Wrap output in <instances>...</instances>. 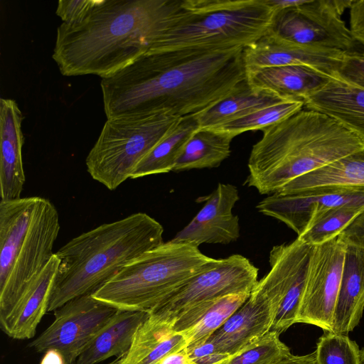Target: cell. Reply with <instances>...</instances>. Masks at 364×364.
Instances as JSON below:
<instances>
[{"label": "cell", "instance_id": "6da1fadb", "mask_svg": "<svg viewBox=\"0 0 364 364\" xmlns=\"http://www.w3.org/2000/svg\"><path fill=\"white\" fill-rule=\"evenodd\" d=\"M243 50L188 49L141 57L102 78L106 117L159 112L196 114L246 80Z\"/></svg>", "mask_w": 364, "mask_h": 364}, {"label": "cell", "instance_id": "7a4b0ae2", "mask_svg": "<svg viewBox=\"0 0 364 364\" xmlns=\"http://www.w3.org/2000/svg\"><path fill=\"white\" fill-rule=\"evenodd\" d=\"M183 0H100L85 21L57 28L53 59L65 76L108 77L156 53Z\"/></svg>", "mask_w": 364, "mask_h": 364}, {"label": "cell", "instance_id": "3957f363", "mask_svg": "<svg viewBox=\"0 0 364 364\" xmlns=\"http://www.w3.org/2000/svg\"><path fill=\"white\" fill-rule=\"evenodd\" d=\"M252 146L246 184L272 194L291 181L344 156L364 150V143L321 112L302 109L262 130Z\"/></svg>", "mask_w": 364, "mask_h": 364}, {"label": "cell", "instance_id": "277c9868", "mask_svg": "<svg viewBox=\"0 0 364 364\" xmlns=\"http://www.w3.org/2000/svg\"><path fill=\"white\" fill-rule=\"evenodd\" d=\"M163 233L157 220L136 213L70 240L55 253L60 264L48 311L93 294L126 264L163 244Z\"/></svg>", "mask_w": 364, "mask_h": 364}, {"label": "cell", "instance_id": "5b68a950", "mask_svg": "<svg viewBox=\"0 0 364 364\" xmlns=\"http://www.w3.org/2000/svg\"><path fill=\"white\" fill-rule=\"evenodd\" d=\"M60 228L57 208L46 198L0 201V323L54 255Z\"/></svg>", "mask_w": 364, "mask_h": 364}, {"label": "cell", "instance_id": "8992f818", "mask_svg": "<svg viewBox=\"0 0 364 364\" xmlns=\"http://www.w3.org/2000/svg\"><path fill=\"white\" fill-rule=\"evenodd\" d=\"M275 14L267 0H183L156 53L245 48L268 33Z\"/></svg>", "mask_w": 364, "mask_h": 364}, {"label": "cell", "instance_id": "52a82bcc", "mask_svg": "<svg viewBox=\"0 0 364 364\" xmlns=\"http://www.w3.org/2000/svg\"><path fill=\"white\" fill-rule=\"evenodd\" d=\"M215 259L203 254L198 247L171 240L126 264L92 295L119 311L149 314Z\"/></svg>", "mask_w": 364, "mask_h": 364}, {"label": "cell", "instance_id": "ba28073f", "mask_svg": "<svg viewBox=\"0 0 364 364\" xmlns=\"http://www.w3.org/2000/svg\"><path fill=\"white\" fill-rule=\"evenodd\" d=\"M182 117L159 112L107 118L87 156V172L109 190H115Z\"/></svg>", "mask_w": 364, "mask_h": 364}, {"label": "cell", "instance_id": "9c48e42d", "mask_svg": "<svg viewBox=\"0 0 364 364\" xmlns=\"http://www.w3.org/2000/svg\"><path fill=\"white\" fill-rule=\"evenodd\" d=\"M353 0H306L275 14L269 33L289 43L344 53L364 50L342 19Z\"/></svg>", "mask_w": 364, "mask_h": 364}, {"label": "cell", "instance_id": "30bf717a", "mask_svg": "<svg viewBox=\"0 0 364 364\" xmlns=\"http://www.w3.org/2000/svg\"><path fill=\"white\" fill-rule=\"evenodd\" d=\"M312 247L297 237L270 250V270L251 291L264 299L272 313L270 331L280 333L296 323Z\"/></svg>", "mask_w": 364, "mask_h": 364}, {"label": "cell", "instance_id": "8fae6325", "mask_svg": "<svg viewBox=\"0 0 364 364\" xmlns=\"http://www.w3.org/2000/svg\"><path fill=\"white\" fill-rule=\"evenodd\" d=\"M257 277L258 269L241 255L215 259L171 292L149 314L171 323L195 305L230 294L251 293Z\"/></svg>", "mask_w": 364, "mask_h": 364}, {"label": "cell", "instance_id": "7c38bea8", "mask_svg": "<svg viewBox=\"0 0 364 364\" xmlns=\"http://www.w3.org/2000/svg\"><path fill=\"white\" fill-rule=\"evenodd\" d=\"M118 311L92 294L76 297L54 311L53 323L28 346L38 353L57 350L65 364H75L80 353Z\"/></svg>", "mask_w": 364, "mask_h": 364}, {"label": "cell", "instance_id": "4fadbf2b", "mask_svg": "<svg viewBox=\"0 0 364 364\" xmlns=\"http://www.w3.org/2000/svg\"><path fill=\"white\" fill-rule=\"evenodd\" d=\"M346 247L340 234L313 245L296 323L333 331Z\"/></svg>", "mask_w": 364, "mask_h": 364}, {"label": "cell", "instance_id": "5bb4252c", "mask_svg": "<svg viewBox=\"0 0 364 364\" xmlns=\"http://www.w3.org/2000/svg\"><path fill=\"white\" fill-rule=\"evenodd\" d=\"M342 206L364 207V187H328L294 194L274 193L257 208L292 229L299 237L321 213Z\"/></svg>", "mask_w": 364, "mask_h": 364}, {"label": "cell", "instance_id": "9a60e30c", "mask_svg": "<svg viewBox=\"0 0 364 364\" xmlns=\"http://www.w3.org/2000/svg\"><path fill=\"white\" fill-rule=\"evenodd\" d=\"M192 220L171 240L199 247L203 243L229 244L240 237L239 219L232 209L239 200L237 187L219 183Z\"/></svg>", "mask_w": 364, "mask_h": 364}, {"label": "cell", "instance_id": "2e32d148", "mask_svg": "<svg viewBox=\"0 0 364 364\" xmlns=\"http://www.w3.org/2000/svg\"><path fill=\"white\" fill-rule=\"evenodd\" d=\"M344 53L340 50L303 46L269 33L243 50L246 69L304 65L334 77Z\"/></svg>", "mask_w": 364, "mask_h": 364}, {"label": "cell", "instance_id": "e0dca14e", "mask_svg": "<svg viewBox=\"0 0 364 364\" xmlns=\"http://www.w3.org/2000/svg\"><path fill=\"white\" fill-rule=\"evenodd\" d=\"M23 114L16 102L0 100V196L1 201L18 199L26 178L22 159Z\"/></svg>", "mask_w": 364, "mask_h": 364}, {"label": "cell", "instance_id": "ac0fdd59", "mask_svg": "<svg viewBox=\"0 0 364 364\" xmlns=\"http://www.w3.org/2000/svg\"><path fill=\"white\" fill-rule=\"evenodd\" d=\"M60 260L55 253L31 279L9 317L0 323L1 330L14 339L35 336L42 318L48 311Z\"/></svg>", "mask_w": 364, "mask_h": 364}, {"label": "cell", "instance_id": "d6986e66", "mask_svg": "<svg viewBox=\"0 0 364 364\" xmlns=\"http://www.w3.org/2000/svg\"><path fill=\"white\" fill-rule=\"evenodd\" d=\"M272 313L267 302L250 293L247 300L207 341L232 356L270 331Z\"/></svg>", "mask_w": 364, "mask_h": 364}, {"label": "cell", "instance_id": "ffe728a7", "mask_svg": "<svg viewBox=\"0 0 364 364\" xmlns=\"http://www.w3.org/2000/svg\"><path fill=\"white\" fill-rule=\"evenodd\" d=\"M304 102L306 109L333 119L364 143V88L334 77Z\"/></svg>", "mask_w": 364, "mask_h": 364}, {"label": "cell", "instance_id": "44dd1931", "mask_svg": "<svg viewBox=\"0 0 364 364\" xmlns=\"http://www.w3.org/2000/svg\"><path fill=\"white\" fill-rule=\"evenodd\" d=\"M331 77L304 65L246 69V80L256 90L303 100L325 86Z\"/></svg>", "mask_w": 364, "mask_h": 364}, {"label": "cell", "instance_id": "7402d4cb", "mask_svg": "<svg viewBox=\"0 0 364 364\" xmlns=\"http://www.w3.org/2000/svg\"><path fill=\"white\" fill-rule=\"evenodd\" d=\"M364 311V248L347 245L333 332L348 335L358 325Z\"/></svg>", "mask_w": 364, "mask_h": 364}, {"label": "cell", "instance_id": "603a6c76", "mask_svg": "<svg viewBox=\"0 0 364 364\" xmlns=\"http://www.w3.org/2000/svg\"><path fill=\"white\" fill-rule=\"evenodd\" d=\"M186 346L183 333H176L170 323L149 314L137 328L127 353L110 364H159L166 355Z\"/></svg>", "mask_w": 364, "mask_h": 364}, {"label": "cell", "instance_id": "cb8c5ba5", "mask_svg": "<svg viewBox=\"0 0 364 364\" xmlns=\"http://www.w3.org/2000/svg\"><path fill=\"white\" fill-rule=\"evenodd\" d=\"M148 315L142 311L119 310L83 350L75 364H97L113 356L119 358L124 355Z\"/></svg>", "mask_w": 364, "mask_h": 364}, {"label": "cell", "instance_id": "d4e9b609", "mask_svg": "<svg viewBox=\"0 0 364 364\" xmlns=\"http://www.w3.org/2000/svg\"><path fill=\"white\" fill-rule=\"evenodd\" d=\"M364 187V150L301 176L284 186L282 194L328 187Z\"/></svg>", "mask_w": 364, "mask_h": 364}, {"label": "cell", "instance_id": "484cf974", "mask_svg": "<svg viewBox=\"0 0 364 364\" xmlns=\"http://www.w3.org/2000/svg\"><path fill=\"white\" fill-rule=\"evenodd\" d=\"M287 100L291 99L266 90H254L245 80L230 95L193 115L199 128H213Z\"/></svg>", "mask_w": 364, "mask_h": 364}, {"label": "cell", "instance_id": "4316f807", "mask_svg": "<svg viewBox=\"0 0 364 364\" xmlns=\"http://www.w3.org/2000/svg\"><path fill=\"white\" fill-rule=\"evenodd\" d=\"M234 138L212 128H198L186 144L173 171L216 168L229 157Z\"/></svg>", "mask_w": 364, "mask_h": 364}, {"label": "cell", "instance_id": "83f0119b", "mask_svg": "<svg viewBox=\"0 0 364 364\" xmlns=\"http://www.w3.org/2000/svg\"><path fill=\"white\" fill-rule=\"evenodd\" d=\"M199 128L194 115L179 122L139 161L131 179L166 173L173 170L176 161L192 134Z\"/></svg>", "mask_w": 364, "mask_h": 364}, {"label": "cell", "instance_id": "f1b7e54d", "mask_svg": "<svg viewBox=\"0 0 364 364\" xmlns=\"http://www.w3.org/2000/svg\"><path fill=\"white\" fill-rule=\"evenodd\" d=\"M304 108L301 100H287L232 119L212 129L226 133L233 138L255 130H263L295 114Z\"/></svg>", "mask_w": 364, "mask_h": 364}, {"label": "cell", "instance_id": "f546056e", "mask_svg": "<svg viewBox=\"0 0 364 364\" xmlns=\"http://www.w3.org/2000/svg\"><path fill=\"white\" fill-rule=\"evenodd\" d=\"M250 293L233 294L220 298L200 321L183 333L186 348L205 342L249 298Z\"/></svg>", "mask_w": 364, "mask_h": 364}, {"label": "cell", "instance_id": "4dcf8cb0", "mask_svg": "<svg viewBox=\"0 0 364 364\" xmlns=\"http://www.w3.org/2000/svg\"><path fill=\"white\" fill-rule=\"evenodd\" d=\"M364 212L363 206H342L321 213L299 239L311 245L325 242L338 235Z\"/></svg>", "mask_w": 364, "mask_h": 364}, {"label": "cell", "instance_id": "1f68e13d", "mask_svg": "<svg viewBox=\"0 0 364 364\" xmlns=\"http://www.w3.org/2000/svg\"><path fill=\"white\" fill-rule=\"evenodd\" d=\"M279 334L269 331L220 364H276L291 354Z\"/></svg>", "mask_w": 364, "mask_h": 364}, {"label": "cell", "instance_id": "d6a6232c", "mask_svg": "<svg viewBox=\"0 0 364 364\" xmlns=\"http://www.w3.org/2000/svg\"><path fill=\"white\" fill-rule=\"evenodd\" d=\"M317 364H362L361 350L348 335L324 331L314 351Z\"/></svg>", "mask_w": 364, "mask_h": 364}, {"label": "cell", "instance_id": "836d02e7", "mask_svg": "<svg viewBox=\"0 0 364 364\" xmlns=\"http://www.w3.org/2000/svg\"><path fill=\"white\" fill-rule=\"evenodd\" d=\"M100 0H60L56 14L67 25L81 23L90 15Z\"/></svg>", "mask_w": 364, "mask_h": 364}, {"label": "cell", "instance_id": "e575fe53", "mask_svg": "<svg viewBox=\"0 0 364 364\" xmlns=\"http://www.w3.org/2000/svg\"><path fill=\"white\" fill-rule=\"evenodd\" d=\"M336 77L364 88V50L345 54Z\"/></svg>", "mask_w": 364, "mask_h": 364}, {"label": "cell", "instance_id": "d590c367", "mask_svg": "<svg viewBox=\"0 0 364 364\" xmlns=\"http://www.w3.org/2000/svg\"><path fill=\"white\" fill-rule=\"evenodd\" d=\"M186 349L193 364H220L228 358L208 341Z\"/></svg>", "mask_w": 364, "mask_h": 364}, {"label": "cell", "instance_id": "8d00e7d4", "mask_svg": "<svg viewBox=\"0 0 364 364\" xmlns=\"http://www.w3.org/2000/svg\"><path fill=\"white\" fill-rule=\"evenodd\" d=\"M349 9V29L354 38L364 47V0H353Z\"/></svg>", "mask_w": 364, "mask_h": 364}, {"label": "cell", "instance_id": "74e56055", "mask_svg": "<svg viewBox=\"0 0 364 364\" xmlns=\"http://www.w3.org/2000/svg\"><path fill=\"white\" fill-rule=\"evenodd\" d=\"M340 235L346 245L364 248V212L345 228Z\"/></svg>", "mask_w": 364, "mask_h": 364}, {"label": "cell", "instance_id": "f35d334b", "mask_svg": "<svg viewBox=\"0 0 364 364\" xmlns=\"http://www.w3.org/2000/svg\"><path fill=\"white\" fill-rule=\"evenodd\" d=\"M159 364H193L190 359L186 348L168 354Z\"/></svg>", "mask_w": 364, "mask_h": 364}, {"label": "cell", "instance_id": "ab89813d", "mask_svg": "<svg viewBox=\"0 0 364 364\" xmlns=\"http://www.w3.org/2000/svg\"><path fill=\"white\" fill-rule=\"evenodd\" d=\"M276 364H317L315 358V353L304 355H289L283 358Z\"/></svg>", "mask_w": 364, "mask_h": 364}, {"label": "cell", "instance_id": "60d3db41", "mask_svg": "<svg viewBox=\"0 0 364 364\" xmlns=\"http://www.w3.org/2000/svg\"><path fill=\"white\" fill-rule=\"evenodd\" d=\"M276 13L291 7L298 6L306 0H267Z\"/></svg>", "mask_w": 364, "mask_h": 364}, {"label": "cell", "instance_id": "b9f144b4", "mask_svg": "<svg viewBox=\"0 0 364 364\" xmlns=\"http://www.w3.org/2000/svg\"><path fill=\"white\" fill-rule=\"evenodd\" d=\"M40 364H65L62 354L55 349L46 350Z\"/></svg>", "mask_w": 364, "mask_h": 364}, {"label": "cell", "instance_id": "7bdbcfd3", "mask_svg": "<svg viewBox=\"0 0 364 364\" xmlns=\"http://www.w3.org/2000/svg\"><path fill=\"white\" fill-rule=\"evenodd\" d=\"M361 355H362V362L364 364V347L361 350Z\"/></svg>", "mask_w": 364, "mask_h": 364}, {"label": "cell", "instance_id": "ee69618b", "mask_svg": "<svg viewBox=\"0 0 364 364\" xmlns=\"http://www.w3.org/2000/svg\"><path fill=\"white\" fill-rule=\"evenodd\" d=\"M110 364V363H109Z\"/></svg>", "mask_w": 364, "mask_h": 364}]
</instances>
